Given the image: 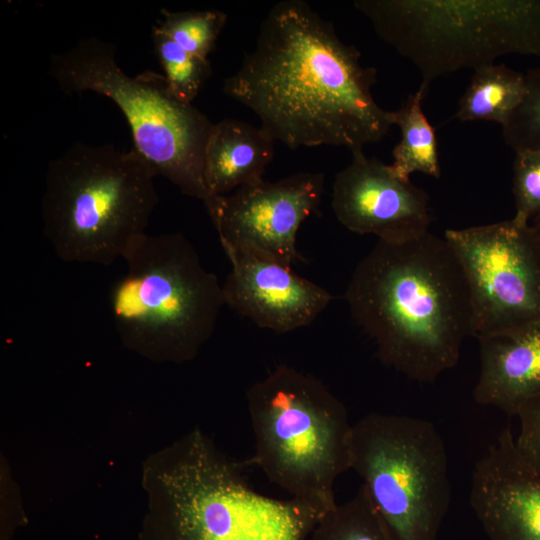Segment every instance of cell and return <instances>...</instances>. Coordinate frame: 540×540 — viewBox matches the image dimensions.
<instances>
[{"label":"cell","instance_id":"cell-22","mask_svg":"<svg viewBox=\"0 0 540 540\" xmlns=\"http://www.w3.org/2000/svg\"><path fill=\"white\" fill-rule=\"evenodd\" d=\"M524 75L525 96L502 126V135L514 152L540 151V65L528 69Z\"/></svg>","mask_w":540,"mask_h":540},{"label":"cell","instance_id":"cell-1","mask_svg":"<svg viewBox=\"0 0 540 540\" xmlns=\"http://www.w3.org/2000/svg\"><path fill=\"white\" fill-rule=\"evenodd\" d=\"M376 76L331 22L304 1L286 0L268 12L223 91L252 110L274 141L291 149L343 146L354 154L394 125L393 111L372 95Z\"/></svg>","mask_w":540,"mask_h":540},{"label":"cell","instance_id":"cell-2","mask_svg":"<svg viewBox=\"0 0 540 540\" xmlns=\"http://www.w3.org/2000/svg\"><path fill=\"white\" fill-rule=\"evenodd\" d=\"M344 298L378 359L418 383H433L454 368L472 336L463 269L444 236L430 231L406 241L377 240L355 267Z\"/></svg>","mask_w":540,"mask_h":540},{"label":"cell","instance_id":"cell-9","mask_svg":"<svg viewBox=\"0 0 540 540\" xmlns=\"http://www.w3.org/2000/svg\"><path fill=\"white\" fill-rule=\"evenodd\" d=\"M350 469L392 540H438L451 501L448 455L425 419L370 413L353 423Z\"/></svg>","mask_w":540,"mask_h":540},{"label":"cell","instance_id":"cell-12","mask_svg":"<svg viewBox=\"0 0 540 540\" xmlns=\"http://www.w3.org/2000/svg\"><path fill=\"white\" fill-rule=\"evenodd\" d=\"M331 205L348 230L378 240L406 241L428 232L432 222L425 190L363 152L352 154L351 163L336 175Z\"/></svg>","mask_w":540,"mask_h":540},{"label":"cell","instance_id":"cell-3","mask_svg":"<svg viewBox=\"0 0 540 540\" xmlns=\"http://www.w3.org/2000/svg\"><path fill=\"white\" fill-rule=\"evenodd\" d=\"M248 460L221 454L200 431L171 447L157 466V503L145 540H307L325 514L293 498L255 491Z\"/></svg>","mask_w":540,"mask_h":540},{"label":"cell","instance_id":"cell-18","mask_svg":"<svg viewBox=\"0 0 540 540\" xmlns=\"http://www.w3.org/2000/svg\"><path fill=\"white\" fill-rule=\"evenodd\" d=\"M427 90L419 86L400 109L393 111V123L399 127L401 139L394 147L390 169L402 180H410L414 172L434 178L441 174L435 132L422 110Z\"/></svg>","mask_w":540,"mask_h":540},{"label":"cell","instance_id":"cell-5","mask_svg":"<svg viewBox=\"0 0 540 540\" xmlns=\"http://www.w3.org/2000/svg\"><path fill=\"white\" fill-rule=\"evenodd\" d=\"M246 398L255 438L250 465L290 498L323 513L335 507V482L351 460L353 424L342 401L286 364L252 385Z\"/></svg>","mask_w":540,"mask_h":540},{"label":"cell","instance_id":"cell-17","mask_svg":"<svg viewBox=\"0 0 540 540\" xmlns=\"http://www.w3.org/2000/svg\"><path fill=\"white\" fill-rule=\"evenodd\" d=\"M526 93L525 75L505 64H489L473 71L459 100L455 118L488 120L505 125Z\"/></svg>","mask_w":540,"mask_h":540},{"label":"cell","instance_id":"cell-23","mask_svg":"<svg viewBox=\"0 0 540 540\" xmlns=\"http://www.w3.org/2000/svg\"><path fill=\"white\" fill-rule=\"evenodd\" d=\"M512 192L519 222L530 223L540 214V151L515 152Z\"/></svg>","mask_w":540,"mask_h":540},{"label":"cell","instance_id":"cell-8","mask_svg":"<svg viewBox=\"0 0 540 540\" xmlns=\"http://www.w3.org/2000/svg\"><path fill=\"white\" fill-rule=\"evenodd\" d=\"M115 54L114 44L81 39L51 57V75L65 93L92 91L111 99L131 128L133 149L154 174L204 203L209 198L204 155L214 124L192 103L174 97L164 75L145 71L129 76Z\"/></svg>","mask_w":540,"mask_h":540},{"label":"cell","instance_id":"cell-19","mask_svg":"<svg viewBox=\"0 0 540 540\" xmlns=\"http://www.w3.org/2000/svg\"><path fill=\"white\" fill-rule=\"evenodd\" d=\"M307 540H392L361 485L355 495L327 511Z\"/></svg>","mask_w":540,"mask_h":540},{"label":"cell","instance_id":"cell-16","mask_svg":"<svg viewBox=\"0 0 540 540\" xmlns=\"http://www.w3.org/2000/svg\"><path fill=\"white\" fill-rule=\"evenodd\" d=\"M274 139L261 127L234 119L214 124L204 155L209 197L263 180L274 155Z\"/></svg>","mask_w":540,"mask_h":540},{"label":"cell","instance_id":"cell-4","mask_svg":"<svg viewBox=\"0 0 540 540\" xmlns=\"http://www.w3.org/2000/svg\"><path fill=\"white\" fill-rule=\"evenodd\" d=\"M153 170L134 150L76 143L45 176V237L66 262L110 265L146 227L158 202Z\"/></svg>","mask_w":540,"mask_h":540},{"label":"cell","instance_id":"cell-10","mask_svg":"<svg viewBox=\"0 0 540 540\" xmlns=\"http://www.w3.org/2000/svg\"><path fill=\"white\" fill-rule=\"evenodd\" d=\"M468 284L472 337L507 336L540 320V241L514 219L444 232Z\"/></svg>","mask_w":540,"mask_h":540},{"label":"cell","instance_id":"cell-7","mask_svg":"<svg viewBox=\"0 0 540 540\" xmlns=\"http://www.w3.org/2000/svg\"><path fill=\"white\" fill-rule=\"evenodd\" d=\"M377 35L411 61L428 89L438 77L504 55L540 58V0H357Z\"/></svg>","mask_w":540,"mask_h":540},{"label":"cell","instance_id":"cell-20","mask_svg":"<svg viewBox=\"0 0 540 540\" xmlns=\"http://www.w3.org/2000/svg\"><path fill=\"white\" fill-rule=\"evenodd\" d=\"M152 38L170 93L182 102L192 103L211 74L208 59L188 53L157 27L153 28Z\"/></svg>","mask_w":540,"mask_h":540},{"label":"cell","instance_id":"cell-24","mask_svg":"<svg viewBox=\"0 0 540 540\" xmlns=\"http://www.w3.org/2000/svg\"><path fill=\"white\" fill-rule=\"evenodd\" d=\"M519 432L516 448L523 460L540 475V395L526 403L517 413Z\"/></svg>","mask_w":540,"mask_h":540},{"label":"cell","instance_id":"cell-21","mask_svg":"<svg viewBox=\"0 0 540 540\" xmlns=\"http://www.w3.org/2000/svg\"><path fill=\"white\" fill-rule=\"evenodd\" d=\"M161 14L156 27L182 49L202 59H207L227 21V15L218 10L164 9Z\"/></svg>","mask_w":540,"mask_h":540},{"label":"cell","instance_id":"cell-15","mask_svg":"<svg viewBox=\"0 0 540 540\" xmlns=\"http://www.w3.org/2000/svg\"><path fill=\"white\" fill-rule=\"evenodd\" d=\"M475 401L515 416L540 395V320L511 335L478 339Z\"/></svg>","mask_w":540,"mask_h":540},{"label":"cell","instance_id":"cell-14","mask_svg":"<svg viewBox=\"0 0 540 540\" xmlns=\"http://www.w3.org/2000/svg\"><path fill=\"white\" fill-rule=\"evenodd\" d=\"M469 503L489 540H540V475L509 427L476 462Z\"/></svg>","mask_w":540,"mask_h":540},{"label":"cell","instance_id":"cell-13","mask_svg":"<svg viewBox=\"0 0 540 540\" xmlns=\"http://www.w3.org/2000/svg\"><path fill=\"white\" fill-rule=\"evenodd\" d=\"M225 253L231 263L222 285L225 305L261 328L288 333L305 327L334 299L292 267L245 251Z\"/></svg>","mask_w":540,"mask_h":540},{"label":"cell","instance_id":"cell-11","mask_svg":"<svg viewBox=\"0 0 540 540\" xmlns=\"http://www.w3.org/2000/svg\"><path fill=\"white\" fill-rule=\"evenodd\" d=\"M324 183L323 173L300 172L211 196L204 205L224 251H245L292 267L301 259L297 232L319 207Z\"/></svg>","mask_w":540,"mask_h":540},{"label":"cell","instance_id":"cell-6","mask_svg":"<svg viewBox=\"0 0 540 540\" xmlns=\"http://www.w3.org/2000/svg\"><path fill=\"white\" fill-rule=\"evenodd\" d=\"M122 259L126 272L109 296L122 342L157 360L194 358L212 336L225 305L216 275L205 269L181 233H144Z\"/></svg>","mask_w":540,"mask_h":540}]
</instances>
